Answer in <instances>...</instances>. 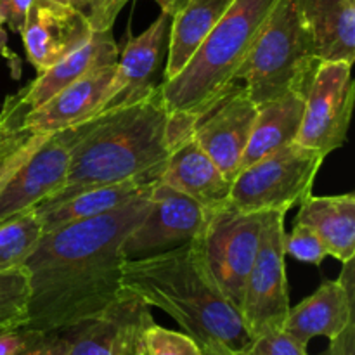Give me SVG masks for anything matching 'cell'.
I'll return each mask as SVG.
<instances>
[{"instance_id":"1","label":"cell","mask_w":355,"mask_h":355,"mask_svg":"<svg viewBox=\"0 0 355 355\" xmlns=\"http://www.w3.org/2000/svg\"><path fill=\"white\" fill-rule=\"evenodd\" d=\"M155 187V186H153ZM148 191L107 214L44 232L24 262L28 321L38 333H64L96 319L125 293L121 245L149 208Z\"/></svg>"},{"instance_id":"2","label":"cell","mask_w":355,"mask_h":355,"mask_svg":"<svg viewBox=\"0 0 355 355\" xmlns=\"http://www.w3.org/2000/svg\"><path fill=\"white\" fill-rule=\"evenodd\" d=\"M121 286L149 307L166 312L205 354L239 355L252 342L241 314L211 279L193 239L125 260Z\"/></svg>"},{"instance_id":"3","label":"cell","mask_w":355,"mask_h":355,"mask_svg":"<svg viewBox=\"0 0 355 355\" xmlns=\"http://www.w3.org/2000/svg\"><path fill=\"white\" fill-rule=\"evenodd\" d=\"M172 146L162 85L128 104H114L83 121L64 184L38 207H52L94 186L130 179L158 180Z\"/></svg>"},{"instance_id":"4","label":"cell","mask_w":355,"mask_h":355,"mask_svg":"<svg viewBox=\"0 0 355 355\" xmlns=\"http://www.w3.org/2000/svg\"><path fill=\"white\" fill-rule=\"evenodd\" d=\"M276 0H234L184 69L162 83L168 113L196 118L236 85L234 76Z\"/></svg>"},{"instance_id":"5","label":"cell","mask_w":355,"mask_h":355,"mask_svg":"<svg viewBox=\"0 0 355 355\" xmlns=\"http://www.w3.org/2000/svg\"><path fill=\"white\" fill-rule=\"evenodd\" d=\"M298 16L297 0H276L234 76L260 106L293 90H305L318 66Z\"/></svg>"},{"instance_id":"6","label":"cell","mask_w":355,"mask_h":355,"mask_svg":"<svg viewBox=\"0 0 355 355\" xmlns=\"http://www.w3.org/2000/svg\"><path fill=\"white\" fill-rule=\"evenodd\" d=\"M326 156L298 142L283 146L234 177L229 207L246 214L290 211L312 194Z\"/></svg>"},{"instance_id":"7","label":"cell","mask_w":355,"mask_h":355,"mask_svg":"<svg viewBox=\"0 0 355 355\" xmlns=\"http://www.w3.org/2000/svg\"><path fill=\"white\" fill-rule=\"evenodd\" d=\"M262 231L263 214H246L225 205L207 210L203 227L193 239L211 279L238 311Z\"/></svg>"},{"instance_id":"8","label":"cell","mask_w":355,"mask_h":355,"mask_svg":"<svg viewBox=\"0 0 355 355\" xmlns=\"http://www.w3.org/2000/svg\"><path fill=\"white\" fill-rule=\"evenodd\" d=\"M283 211H263V231L243 291L239 314L248 333L259 336L283 329L290 311Z\"/></svg>"},{"instance_id":"9","label":"cell","mask_w":355,"mask_h":355,"mask_svg":"<svg viewBox=\"0 0 355 355\" xmlns=\"http://www.w3.org/2000/svg\"><path fill=\"white\" fill-rule=\"evenodd\" d=\"M352 64L321 61L305 89V110L297 142L321 155L342 148L352 118Z\"/></svg>"},{"instance_id":"10","label":"cell","mask_w":355,"mask_h":355,"mask_svg":"<svg viewBox=\"0 0 355 355\" xmlns=\"http://www.w3.org/2000/svg\"><path fill=\"white\" fill-rule=\"evenodd\" d=\"M83 123L49 134L0 189V224L33 210L64 184Z\"/></svg>"},{"instance_id":"11","label":"cell","mask_w":355,"mask_h":355,"mask_svg":"<svg viewBox=\"0 0 355 355\" xmlns=\"http://www.w3.org/2000/svg\"><path fill=\"white\" fill-rule=\"evenodd\" d=\"M205 217L207 208L158 180L151 189L148 214L128 232L121 253L132 260L186 245L201 231Z\"/></svg>"},{"instance_id":"12","label":"cell","mask_w":355,"mask_h":355,"mask_svg":"<svg viewBox=\"0 0 355 355\" xmlns=\"http://www.w3.org/2000/svg\"><path fill=\"white\" fill-rule=\"evenodd\" d=\"M123 87L118 62L99 66L59 90L37 110L24 113L21 118V127L35 134H54L92 120L113 106Z\"/></svg>"},{"instance_id":"13","label":"cell","mask_w":355,"mask_h":355,"mask_svg":"<svg viewBox=\"0 0 355 355\" xmlns=\"http://www.w3.org/2000/svg\"><path fill=\"white\" fill-rule=\"evenodd\" d=\"M255 116L257 104L236 83L194 123L193 137L231 182L243 166Z\"/></svg>"},{"instance_id":"14","label":"cell","mask_w":355,"mask_h":355,"mask_svg":"<svg viewBox=\"0 0 355 355\" xmlns=\"http://www.w3.org/2000/svg\"><path fill=\"white\" fill-rule=\"evenodd\" d=\"M92 33L89 21L75 7L55 0H33L21 38L26 59L42 73L82 47Z\"/></svg>"},{"instance_id":"15","label":"cell","mask_w":355,"mask_h":355,"mask_svg":"<svg viewBox=\"0 0 355 355\" xmlns=\"http://www.w3.org/2000/svg\"><path fill=\"white\" fill-rule=\"evenodd\" d=\"M151 309L125 291L106 312L64 331L69 355H127L142 342V333L153 321Z\"/></svg>"},{"instance_id":"16","label":"cell","mask_w":355,"mask_h":355,"mask_svg":"<svg viewBox=\"0 0 355 355\" xmlns=\"http://www.w3.org/2000/svg\"><path fill=\"white\" fill-rule=\"evenodd\" d=\"M118 54H120V49L114 42L111 30L94 31L82 47L73 51L71 54L66 55L64 59L55 62L45 71L37 73V78L31 80L16 96L7 97V101L21 114L37 110L38 106L47 103L52 96H55L59 90L78 80L80 76L87 75L99 66L118 62Z\"/></svg>"},{"instance_id":"17","label":"cell","mask_w":355,"mask_h":355,"mask_svg":"<svg viewBox=\"0 0 355 355\" xmlns=\"http://www.w3.org/2000/svg\"><path fill=\"white\" fill-rule=\"evenodd\" d=\"M158 180L193 198L207 210L229 205L232 182L201 149L193 134L173 146Z\"/></svg>"},{"instance_id":"18","label":"cell","mask_w":355,"mask_h":355,"mask_svg":"<svg viewBox=\"0 0 355 355\" xmlns=\"http://www.w3.org/2000/svg\"><path fill=\"white\" fill-rule=\"evenodd\" d=\"M172 16L163 12L137 37H130L118 54V68L123 78V90L114 104H128L148 96L163 83L168 33Z\"/></svg>"},{"instance_id":"19","label":"cell","mask_w":355,"mask_h":355,"mask_svg":"<svg viewBox=\"0 0 355 355\" xmlns=\"http://www.w3.org/2000/svg\"><path fill=\"white\" fill-rule=\"evenodd\" d=\"M298 16L321 61H355V2L352 0H297Z\"/></svg>"},{"instance_id":"20","label":"cell","mask_w":355,"mask_h":355,"mask_svg":"<svg viewBox=\"0 0 355 355\" xmlns=\"http://www.w3.org/2000/svg\"><path fill=\"white\" fill-rule=\"evenodd\" d=\"M352 321H355V300L349 298L338 281L328 279L322 281L311 297L290 307L283 331L307 347L318 336L336 338Z\"/></svg>"},{"instance_id":"21","label":"cell","mask_w":355,"mask_h":355,"mask_svg":"<svg viewBox=\"0 0 355 355\" xmlns=\"http://www.w3.org/2000/svg\"><path fill=\"white\" fill-rule=\"evenodd\" d=\"M295 224L309 225L338 262L355 259V194L314 196L300 203Z\"/></svg>"},{"instance_id":"22","label":"cell","mask_w":355,"mask_h":355,"mask_svg":"<svg viewBox=\"0 0 355 355\" xmlns=\"http://www.w3.org/2000/svg\"><path fill=\"white\" fill-rule=\"evenodd\" d=\"M156 182L158 180L130 179L123 182L106 184V186H94L80 191L62 203L52 205V207H38L33 210L40 218L42 232H51L66 224L97 217L114 208L123 207L128 201L151 191Z\"/></svg>"},{"instance_id":"23","label":"cell","mask_w":355,"mask_h":355,"mask_svg":"<svg viewBox=\"0 0 355 355\" xmlns=\"http://www.w3.org/2000/svg\"><path fill=\"white\" fill-rule=\"evenodd\" d=\"M304 110L305 90H293L257 106V116L243 156V166L252 165L283 146L297 142Z\"/></svg>"},{"instance_id":"24","label":"cell","mask_w":355,"mask_h":355,"mask_svg":"<svg viewBox=\"0 0 355 355\" xmlns=\"http://www.w3.org/2000/svg\"><path fill=\"white\" fill-rule=\"evenodd\" d=\"M234 0H186L172 14L163 82L184 69Z\"/></svg>"},{"instance_id":"25","label":"cell","mask_w":355,"mask_h":355,"mask_svg":"<svg viewBox=\"0 0 355 355\" xmlns=\"http://www.w3.org/2000/svg\"><path fill=\"white\" fill-rule=\"evenodd\" d=\"M42 234L40 218L35 210L0 224V272L23 267Z\"/></svg>"},{"instance_id":"26","label":"cell","mask_w":355,"mask_h":355,"mask_svg":"<svg viewBox=\"0 0 355 355\" xmlns=\"http://www.w3.org/2000/svg\"><path fill=\"white\" fill-rule=\"evenodd\" d=\"M30 277L26 267L0 272V335L26 326Z\"/></svg>"},{"instance_id":"27","label":"cell","mask_w":355,"mask_h":355,"mask_svg":"<svg viewBox=\"0 0 355 355\" xmlns=\"http://www.w3.org/2000/svg\"><path fill=\"white\" fill-rule=\"evenodd\" d=\"M146 355H205L201 347L184 331L163 328L155 319L142 333Z\"/></svg>"},{"instance_id":"28","label":"cell","mask_w":355,"mask_h":355,"mask_svg":"<svg viewBox=\"0 0 355 355\" xmlns=\"http://www.w3.org/2000/svg\"><path fill=\"white\" fill-rule=\"evenodd\" d=\"M47 135L49 134H35L21 127L0 146V189Z\"/></svg>"},{"instance_id":"29","label":"cell","mask_w":355,"mask_h":355,"mask_svg":"<svg viewBox=\"0 0 355 355\" xmlns=\"http://www.w3.org/2000/svg\"><path fill=\"white\" fill-rule=\"evenodd\" d=\"M284 255H290L297 262L319 267L328 257L324 243L309 225L293 224V231L284 234Z\"/></svg>"},{"instance_id":"30","label":"cell","mask_w":355,"mask_h":355,"mask_svg":"<svg viewBox=\"0 0 355 355\" xmlns=\"http://www.w3.org/2000/svg\"><path fill=\"white\" fill-rule=\"evenodd\" d=\"M239 355H309L307 347L283 329L253 336L250 345Z\"/></svg>"},{"instance_id":"31","label":"cell","mask_w":355,"mask_h":355,"mask_svg":"<svg viewBox=\"0 0 355 355\" xmlns=\"http://www.w3.org/2000/svg\"><path fill=\"white\" fill-rule=\"evenodd\" d=\"M128 2H130V0H107V2L104 3L101 14L97 16V19L94 21L92 30L94 31L111 30L114 24V21H116L118 14H120V10L123 9L125 3H128ZM156 2L159 3V7H162L163 12H166L172 16L173 12H177V10L180 9V6H182L186 0H156Z\"/></svg>"},{"instance_id":"32","label":"cell","mask_w":355,"mask_h":355,"mask_svg":"<svg viewBox=\"0 0 355 355\" xmlns=\"http://www.w3.org/2000/svg\"><path fill=\"white\" fill-rule=\"evenodd\" d=\"M31 2L33 0H0V28L9 26L21 35Z\"/></svg>"},{"instance_id":"33","label":"cell","mask_w":355,"mask_h":355,"mask_svg":"<svg viewBox=\"0 0 355 355\" xmlns=\"http://www.w3.org/2000/svg\"><path fill=\"white\" fill-rule=\"evenodd\" d=\"M40 335L42 333L26 328L3 333L0 335V355H23L33 343H37Z\"/></svg>"},{"instance_id":"34","label":"cell","mask_w":355,"mask_h":355,"mask_svg":"<svg viewBox=\"0 0 355 355\" xmlns=\"http://www.w3.org/2000/svg\"><path fill=\"white\" fill-rule=\"evenodd\" d=\"M23 355H69V342L66 333H42L37 343Z\"/></svg>"},{"instance_id":"35","label":"cell","mask_w":355,"mask_h":355,"mask_svg":"<svg viewBox=\"0 0 355 355\" xmlns=\"http://www.w3.org/2000/svg\"><path fill=\"white\" fill-rule=\"evenodd\" d=\"M319 355H355V321L350 322L336 338L329 340V347Z\"/></svg>"},{"instance_id":"36","label":"cell","mask_w":355,"mask_h":355,"mask_svg":"<svg viewBox=\"0 0 355 355\" xmlns=\"http://www.w3.org/2000/svg\"><path fill=\"white\" fill-rule=\"evenodd\" d=\"M21 118H23V114L6 101L2 111H0V146H2L14 132L19 130Z\"/></svg>"},{"instance_id":"37","label":"cell","mask_w":355,"mask_h":355,"mask_svg":"<svg viewBox=\"0 0 355 355\" xmlns=\"http://www.w3.org/2000/svg\"><path fill=\"white\" fill-rule=\"evenodd\" d=\"M0 55L9 62L10 75L14 80H19L21 73H23V66H21V59L16 52L10 51L9 47V38H7V31L0 28Z\"/></svg>"},{"instance_id":"38","label":"cell","mask_w":355,"mask_h":355,"mask_svg":"<svg viewBox=\"0 0 355 355\" xmlns=\"http://www.w3.org/2000/svg\"><path fill=\"white\" fill-rule=\"evenodd\" d=\"M106 2L107 0H73L71 7H75V9L89 21L90 28H92L94 21L97 19V16L101 14V10H103Z\"/></svg>"},{"instance_id":"39","label":"cell","mask_w":355,"mask_h":355,"mask_svg":"<svg viewBox=\"0 0 355 355\" xmlns=\"http://www.w3.org/2000/svg\"><path fill=\"white\" fill-rule=\"evenodd\" d=\"M336 281L342 284L349 298L355 300V259H350L342 263V270H340V276Z\"/></svg>"},{"instance_id":"40","label":"cell","mask_w":355,"mask_h":355,"mask_svg":"<svg viewBox=\"0 0 355 355\" xmlns=\"http://www.w3.org/2000/svg\"><path fill=\"white\" fill-rule=\"evenodd\" d=\"M127 355H146V350H144V345H142V342L137 343V345H135Z\"/></svg>"},{"instance_id":"41","label":"cell","mask_w":355,"mask_h":355,"mask_svg":"<svg viewBox=\"0 0 355 355\" xmlns=\"http://www.w3.org/2000/svg\"><path fill=\"white\" fill-rule=\"evenodd\" d=\"M55 2H59V3H66V6H71L73 0H55Z\"/></svg>"},{"instance_id":"42","label":"cell","mask_w":355,"mask_h":355,"mask_svg":"<svg viewBox=\"0 0 355 355\" xmlns=\"http://www.w3.org/2000/svg\"><path fill=\"white\" fill-rule=\"evenodd\" d=\"M352 2H355V0H352Z\"/></svg>"},{"instance_id":"43","label":"cell","mask_w":355,"mask_h":355,"mask_svg":"<svg viewBox=\"0 0 355 355\" xmlns=\"http://www.w3.org/2000/svg\"><path fill=\"white\" fill-rule=\"evenodd\" d=\"M205 355H208V354H205Z\"/></svg>"}]
</instances>
